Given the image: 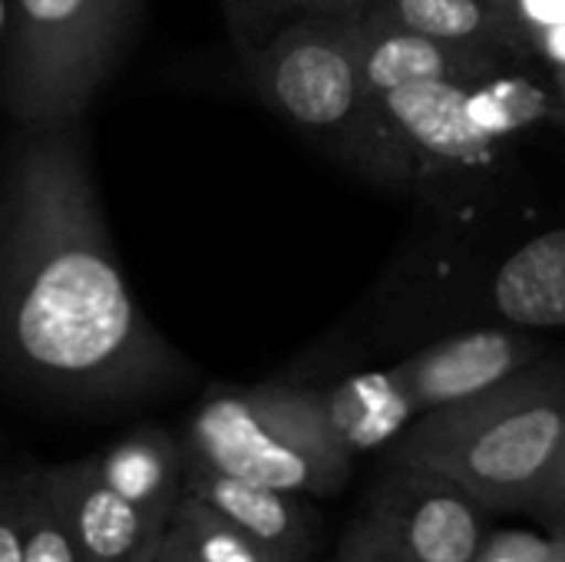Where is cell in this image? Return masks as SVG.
I'll return each mask as SVG.
<instances>
[{
  "instance_id": "1",
  "label": "cell",
  "mask_w": 565,
  "mask_h": 562,
  "mask_svg": "<svg viewBox=\"0 0 565 562\" xmlns=\"http://www.w3.org/2000/svg\"><path fill=\"white\" fill-rule=\"evenodd\" d=\"M0 361L79 404L139 401L185 371L116 262L73 123L26 129L7 179Z\"/></svg>"
},
{
  "instance_id": "2",
  "label": "cell",
  "mask_w": 565,
  "mask_h": 562,
  "mask_svg": "<svg viewBox=\"0 0 565 562\" xmlns=\"http://www.w3.org/2000/svg\"><path fill=\"white\" fill-rule=\"evenodd\" d=\"M565 431V364L533 361L507 381L420 414L391 464L440 474L490 513L530 510Z\"/></svg>"
},
{
  "instance_id": "3",
  "label": "cell",
  "mask_w": 565,
  "mask_h": 562,
  "mask_svg": "<svg viewBox=\"0 0 565 562\" xmlns=\"http://www.w3.org/2000/svg\"><path fill=\"white\" fill-rule=\"evenodd\" d=\"M238 60L258 96L301 132L328 142L381 182H414L364 86L358 10L301 17Z\"/></svg>"
},
{
  "instance_id": "4",
  "label": "cell",
  "mask_w": 565,
  "mask_h": 562,
  "mask_svg": "<svg viewBox=\"0 0 565 562\" xmlns=\"http://www.w3.org/2000/svg\"><path fill=\"white\" fill-rule=\"evenodd\" d=\"M179 441L189 464L301 497H334L354 467L315 388L285 381L212 388Z\"/></svg>"
},
{
  "instance_id": "5",
  "label": "cell",
  "mask_w": 565,
  "mask_h": 562,
  "mask_svg": "<svg viewBox=\"0 0 565 562\" xmlns=\"http://www.w3.org/2000/svg\"><path fill=\"white\" fill-rule=\"evenodd\" d=\"M136 0H13L7 106L26 129L76 123L113 70Z\"/></svg>"
},
{
  "instance_id": "6",
  "label": "cell",
  "mask_w": 565,
  "mask_h": 562,
  "mask_svg": "<svg viewBox=\"0 0 565 562\" xmlns=\"http://www.w3.org/2000/svg\"><path fill=\"white\" fill-rule=\"evenodd\" d=\"M358 517L407 562H477L493 533V513L473 494L440 474L397 464Z\"/></svg>"
},
{
  "instance_id": "7",
  "label": "cell",
  "mask_w": 565,
  "mask_h": 562,
  "mask_svg": "<svg viewBox=\"0 0 565 562\" xmlns=\"http://www.w3.org/2000/svg\"><path fill=\"white\" fill-rule=\"evenodd\" d=\"M467 86L454 79H424L374 96L391 126L411 176H463L490 169L500 159V139L480 129L467 109Z\"/></svg>"
},
{
  "instance_id": "8",
  "label": "cell",
  "mask_w": 565,
  "mask_h": 562,
  "mask_svg": "<svg viewBox=\"0 0 565 562\" xmlns=\"http://www.w3.org/2000/svg\"><path fill=\"white\" fill-rule=\"evenodd\" d=\"M536 358L540 348L526 335L507 328H477L430 344L427 351L394 364L391 374L420 417L507 381Z\"/></svg>"
},
{
  "instance_id": "9",
  "label": "cell",
  "mask_w": 565,
  "mask_h": 562,
  "mask_svg": "<svg viewBox=\"0 0 565 562\" xmlns=\"http://www.w3.org/2000/svg\"><path fill=\"white\" fill-rule=\"evenodd\" d=\"M83 562H152L169 523L152 520L116 490H109L86 460L40 467Z\"/></svg>"
},
{
  "instance_id": "10",
  "label": "cell",
  "mask_w": 565,
  "mask_h": 562,
  "mask_svg": "<svg viewBox=\"0 0 565 562\" xmlns=\"http://www.w3.org/2000/svg\"><path fill=\"white\" fill-rule=\"evenodd\" d=\"M358 46H361V70L371 99L387 89L424 83V79L480 83L500 66L497 50L444 43L401 30L387 23L371 3L358 10Z\"/></svg>"
},
{
  "instance_id": "11",
  "label": "cell",
  "mask_w": 565,
  "mask_h": 562,
  "mask_svg": "<svg viewBox=\"0 0 565 562\" xmlns=\"http://www.w3.org/2000/svg\"><path fill=\"white\" fill-rule=\"evenodd\" d=\"M185 494L205 500L281 562H308L318 540V517L301 494L238 480L199 464L185 467Z\"/></svg>"
},
{
  "instance_id": "12",
  "label": "cell",
  "mask_w": 565,
  "mask_h": 562,
  "mask_svg": "<svg viewBox=\"0 0 565 562\" xmlns=\"http://www.w3.org/2000/svg\"><path fill=\"white\" fill-rule=\"evenodd\" d=\"M86 464L109 490L162 523L172 520V510L185 494V447L162 427H136L86 457Z\"/></svg>"
},
{
  "instance_id": "13",
  "label": "cell",
  "mask_w": 565,
  "mask_h": 562,
  "mask_svg": "<svg viewBox=\"0 0 565 562\" xmlns=\"http://www.w3.org/2000/svg\"><path fill=\"white\" fill-rule=\"evenodd\" d=\"M490 295L513 328H565V229L520 245L497 268Z\"/></svg>"
},
{
  "instance_id": "14",
  "label": "cell",
  "mask_w": 565,
  "mask_h": 562,
  "mask_svg": "<svg viewBox=\"0 0 565 562\" xmlns=\"http://www.w3.org/2000/svg\"><path fill=\"white\" fill-rule=\"evenodd\" d=\"M315 394L331 434L351 457L394 444L417 421L391 368L354 374L331 388H315Z\"/></svg>"
},
{
  "instance_id": "15",
  "label": "cell",
  "mask_w": 565,
  "mask_h": 562,
  "mask_svg": "<svg viewBox=\"0 0 565 562\" xmlns=\"http://www.w3.org/2000/svg\"><path fill=\"white\" fill-rule=\"evenodd\" d=\"M387 23L460 46H513L493 0H374Z\"/></svg>"
},
{
  "instance_id": "16",
  "label": "cell",
  "mask_w": 565,
  "mask_h": 562,
  "mask_svg": "<svg viewBox=\"0 0 565 562\" xmlns=\"http://www.w3.org/2000/svg\"><path fill=\"white\" fill-rule=\"evenodd\" d=\"M169 530L185 543L195 562H281L271 550L242 533L232 520L212 510L205 500L182 494L172 510Z\"/></svg>"
},
{
  "instance_id": "17",
  "label": "cell",
  "mask_w": 565,
  "mask_h": 562,
  "mask_svg": "<svg viewBox=\"0 0 565 562\" xmlns=\"http://www.w3.org/2000/svg\"><path fill=\"white\" fill-rule=\"evenodd\" d=\"M467 109L480 129L507 142L550 113L546 93L523 76H483L467 86Z\"/></svg>"
},
{
  "instance_id": "18",
  "label": "cell",
  "mask_w": 565,
  "mask_h": 562,
  "mask_svg": "<svg viewBox=\"0 0 565 562\" xmlns=\"http://www.w3.org/2000/svg\"><path fill=\"white\" fill-rule=\"evenodd\" d=\"M367 3L374 0H222V13L228 20L235 50L248 53L301 17L354 13Z\"/></svg>"
},
{
  "instance_id": "19",
  "label": "cell",
  "mask_w": 565,
  "mask_h": 562,
  "mask_svg": "<svg viewBox=\"0 0 565 562\" xmlns=\"http://www.w3.org/2000/svg\"><path fill=\"white\" fill-rule=\"evenodd\" d=\"M20 527H23V562H83V553L63 520V510L56 507L53 494L40 477V467L23 470Z\"/></svg>"
},
{
  "instance_id": "20",
  "label": "cell",
  "mask_w": 565,
  "mask_h": 562,
  "mask_svg": "<svg viewBox=\"0 0 565 562\" xmlns=\"http://www.w3.org/2000/svg\"><path fill=\"white\" fill-rule=\"evenodd\" d=\"M513 46H533L546 30L565 23V0H493Z\"/></svg>"
},
{
  "instance_id": "21",
  "label": "cell",
  "mask_w": 565,
  "mask_h": 562,
  "mask_svg": "<svg viewBox=\"0 0 565 562\" xmlns=\"http://www.w3.org/2000/svg\"><path fill=\"white\" fill-rule=\"evenodd\" d=\"M23 470L0 477V562H23Z\"/></svg>"
},
{
  "instance_id": "22",
  "label": "cell",
  "mask_w": 565,
  "mask_h": 562,
  "mask_svg": "<svg viewBox=\"0 0 565 562\" xmlns=\"http://www.w3.org/2000/svg\"><path fill=\"white\" fill-rule=\"evenodd\" d=\"M543 527L546 533H563L565 530V431L559 447H556V457H553V467L536 494V500L530 503V510Z\"/></svg>"
},
{
  "instance_id": "23",
  "label": "cell",
  "mask_w": 565,
  "mask_h": 562,
  "mask_svg": "<svg viewBox=\"0 0 565 562\" xmlns=\"http://www.w3.org/2000/svg\"><path fill=\"white\" fill-rule=\"evenodd\" d=\"M546 540L550 537L493 530L487 537V543H483L477 562H543V556H546Z\"/></svg>"
},
{
  "instance_id": "24",
  "label": "cell",
  "mask_w": 565,
  "mask_h": 562,
  "mask_svg": "<svg viewBox=\"0 0 565 562\" xmlns=\"http://www.w3.org/2000/svg\"><path fill=\"white\" fill-rule=\"evenodd\" d=\"M334 562H407L401 560L391 547H384L377 540V533L361 520L354 517V523L348 527L341 547H338V560Z\"/></svg>"
},
{
  "instance_id": "25",
  "label": "cell",
  "mask_w": 565,
  "mask_h": 562,
  "mask_svg": "<svg viewBox=\"0 0 565 562\" xmlns=\"http://www.w3.org/2000/svg\"><path fill=\"white\" fill-rule=\"evenodd\" d=\"M530 50H536L550 66H553V73H563L565 70V23L563 26H553V30H546Z\"/></svg>"
},
{
  "instance_id": "26",
  "label": "cell",
  "mask_w": 565,
  "mask_h": 562,
  "mask_svg": "<svg viewBox=\"0 0 565 562\" xmlns=\"http://www.w3.org/2000/svg\"><path fill=\"white\" fill-rule=\"evenodd\" d=\"M156 562H195V556L185 550V543L172 530H166V540H162V547L156 553Z\"/></svg>"
},
{
  "instance_id": "27",
  "label": "cell",
  "mask_w": 565,
  "mask_h": 562,
  "mask_svg": "<svg viewBox=\"0 0 565 562\" xmlns=\"http://www.w3.org/2000/svg\"><path fill=\"white\" fill-rule=\"evenodd\" d=\"M543 562H565V530L563 533H550L546 540V556Z\"/></svg>"
},
{
  "instance_id": "28",
  "label": "cell",
  "mask_w": 565,
  "mask_h": 562,
  "mask_svg": "<svg viewBox=\"0 0 565 562\" xmlns=\"http://www.w3.org/2000/svg\"><path fill=\"white\" fill-rule=\"evenodd\" d=\"M556 86H559V99H563V109H565V70L563 73H556Z\"/></svg>"
},
{
  "instance_id": "29",
  "label": "cell",
  "mask_w": 565,
  "mask_h": 562,
  "mask_svg": "<svg viewBox=\"0 0 565 562\" xmlns=\"http://www.w3.org/2000/svg\"><path fill=\"white\" fill-rule=\"evenodd\" d=\"M152 562H156V560H152Z\"/></svg>"
}]
</instances>
